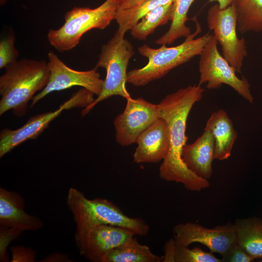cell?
Here are the masks:
<instances>
[{
    "label": "cell",
    "mask_w": 262,
    "mask_h": 262,
    "mask_svg": "<svg viewBox=\"0 0 262 262\" xmlns=\"http://www.w3.org/2000/svg\"><path fill=\"white\" fill-rule=\"evenodd\" d=\"M0 77V115L13 110L23 116L28 102L46 86L49 71L44 60L22 59L6 67Z\"/></svg>",
    "instance_id": "3957f363"
},
{
    "label": "cell",
    "mask_w": 262,
    "mask_h": 262,
    "mask_svg": "<svg viewBox=\"0 0 262 262\" xmlns=\"http://www.w3.org/2000/svg\"><path fill=\"white\" fill-rule=\"evenodd\" d=\"M207 22L221 46L224 58L236 73H241L247 51L245 40L238 38L237 35V14L233 4L223 9L218 4L212 6L208 11Z\"/></svg>",
    "instance_id": "ba28073f"
},
{
    "label": "cell",
    "mask_w": 262,
    "mask_h": 262,
    "mask_svg": "<svg viewBox=\"0 0 262 262\" xmlns=\"http://www.w3.org/2000/svg\"><path fill=\"white\" fill-rule=\"evenodd\" d=\"M261 262H262V261H261Z\"/></svg>",
    "instance_id": "1f68e13d"
},
{
    "label": "cell",
    "mask_w": 262,
    "mask_h": 262,
    "mask_svg": "<svg viewBox=\"0 0 262 262\" xmlns=\"http://www.w3.org/2000/svg\"><path fill=\"white\" fill-rule=\"evenodd\" d=\"M197 29L196 33L191 34L183 43L175 47H167L164 44L159 48L153 49L144 44L139 47V52L147 58L148 63L142 68L128 72L127 82L135 86L146 85L199 55L212 35L208 33L194 39Z\"/></svg>",
    "instance_id": "277c9868"
},
{
    "label": "cell",
    "mask_w": 262,
    "mask_h": 262,
    "mask_svg": "<svg viewBox=\"0 0 262 262\" xmlns=\"http://www.w3.org/2000/svg\"><path fill=\"white\" fill-rule=\"evenodd\" d=\"M204 89L200 85H190L167 95L158 105L159 117L166 122L169 132L168 152L160 167L159 176L168 181L182 184L188 190L200 191L210 186L208 180L191 171L182 158L186 145V122L195 103L199 101Z\"/></svg>",
    "instance_id": "6da1fadb"
},
{
    "label": "cell",
    "mask_w": 262,
    "mask_h": 262,
    "mask_svg": "<svg viewBox=\"0 0 262 262\" xmlns=\"http://www.w3.org/2000/svg\"><path fill=\"white\" fill-rule=\"evenodd\" d=\"M23 231L0 226V260L8 262L6 249L9 244L16 238Z\"/></svg>",
    "instance_id": "484cf974"
},
{
    "label": "cell",
    "mask_w": 262,
    "mask_h": 262,
    "mask_svg": "<svg viewBox=\"0 0 262 262\" xmlns=\"http://www.w3.org/2000/svg\"><path fill=\"white\" fill-rule=\"evenodd\" d=\"M215 143L211 132L205 129L192 144L183 147L182 158L186 166L198 176L208 180L213 174Z\"/></svg>",
    "instance_id": "2e32d148"
},
{
    "label": "cell",
    "mask_w": 262,
    "mask_h": 262,
    "mask_svg": "<svg viewBox=\"0 0 262 262\" xmlns=\"http://www.w3.org/2000/svg\"><path fill=\"white\" fill-rule=\"evenodd\" d=\"M173 0H147L139 5L127 9L117 10L115 19L120 33L131 30L149 12L155 8L172 3Z\"/></svg>",
    "instance_id": "cb8c5ba5"
},
{
    "label": "cell",
    "mask_w": 262,
    "mask_h": 262,
    "mask_svg": "<svg viewBox=\"0 0 262 262\" xmlns=\"http://www.w3.org/2000/svg\"><path fill=\"white\" fill-rule=\"evenodd\" d=\"M234 0H209L210 2H217L220 9H223L230 5Z\"/></svg>",
    "instance_id": "4dcf8cb0"
},
{
    "label": "cell",
    "mask_w": 262,
    "mask_h": 262,
    "mask_svg": "<svg viewBox=\"0 0 262 262\" xmlns=\"http://www.w3.org/2000/svg\"><path fill=\"white\" fill-rule=\"evenodd\" d=\"M172 3L159 6L145 16L131 30L133 38L144 40L156 28L172 20Z\"/></svg>",
    "instance_id": "603a6c76"
},
{
    "label": "cell",
    "mask_w": 262,
    "mask_h": 262,
    "mask_svg": "<svg viewBox=\"0 0 262 262\" xmlns=\"http://www.w3.org/2000/svg\"><path fill=\"white\" fill-rule=\"evenodd\" d=\"M233 225L237 243L254 259H262V220L238 218Z\"/></svg>",
    "instance_id": "ac0fdd59"
},
{
    "label": "cell",
    "mask_w": 262,
    "mask_h": 262,
    "mask_svg": "<svg viewBox=\"0 0 262 262\" xmlns=\"http://www.w3.org/2000/svg\"><path fill=\"white\" fill-rule=\"evenodd\" d=\"M134 52L131 44L124 38V34L117 31L102 46L95 67L104 68L106 72L100 94L82 111L81 115L87 114L98 103L114 96L125 98L131 97L126 88L127 69L130 59Z\"/></svg>",
    "instance_id": "8992f818"
},
{
    "label": "cell",
    "mask_w": 262,
    "mask_h": 262,
    "mask_svg": "<svg viewBox=\"0 0 262 262\" xmlns=\"http://www.w3.org/2000/svg\"><path fill=\"white\" fill-rule=\"evenodd\" d=\"M133 155L137 164L156 163L166 156L170 147L169 132L166 121L159 117L138 137Z\"/></svg>",
    "instance_id": "5bb4252c"
},
{
    "label": "cell",
    "mask_w": 262,
    "mask_h": 262,
    "mask_svg": "<svg viewBox=\"0 0 262 262\" xmlns=\"http://www.w3.org/2000/svg\"><path fill=\"white\" fill-rule=\"evenodd\" d=\"M48 66L49 71L48 82L44 88L32 99L30 107L48 94L74 86H81L98 96L101 93L104 80L100 78L97 68L87 71H78L67 66L53 51L48 53Z\"/></svg>",
    "instance_id": "30bf717a"
},
{
    "label": "cell",
    "mask_w": 262,
    "mask_h": 262,
    "mask_svg": "<svg viewBox=\"0 0 262 262\" xmlns=\"http://www.w3.org/2000/svg\"><path fill=\"white\" fill-rule=\"evenodd\" d=\"M94 95L82 88L55 111L33 116L23 126L16 130L4 129L2 130L0 133V157L24 142L37 138L63 111L87 106L94 100Z\"/></svg>",
    "instance_id": "9c48e42d"
},
{
    "label": "cell",
    "mask_w": 262,
    "mask_h": 262,
    "mask_svg": "<svg viewBox=\"0 0 262 262\" xmlns=\"http://www.w3.org/2000/svg\"><path fill=\"white\" fill-rule=\"evenodd\" d=\"M147 0H118L117 10L127 9L135 7Z\"/></svg>",
    "instance_id": "f1b7e54d"
},
{
    "label": "cell",
    "mask_w": 262,
    "mask_h": 262,
    "mask_svg": "<svg viewBox=\"0 0 262 262\" xmlns=\"http://www.w3.org/2000/svg\"><path fill=\"white\" fill-rule=\"evenodd\" d=\"M24 198L17 193L0 188V226L24 230L35 231L44 226L38 217L29 214L24 208Z\"/></svg>",
    "instance_id": "9a60e30c"
},
{
    "label": "cell",
    "mask_w": 262,
    "mask_h": 262,
    "mask_svg": "<svg viewBox=\"0 0 262 262\" xmlns=\"http://www.w3.org/2000/svg\"><path fill=\"white\" fill-rule=\"evenodd\" d=\"M213 253L204 251L198 247L189 248L178 246L171 239L165 243L162 262H221Z\"/></svg>",
    "instance_id": "7402d4cb"
},
{
    "label": "cell",
    "mask_w": 262,
    "mask_h": 262,
    "mask_svg": "<svg viewBox=\"0 0 262 262\" xmlns=\"http://www.w3.org/2000/svg\"><path fill=\"white\" fill-rule=\"evenodd\" d=\"M65 254L54 253L46 257L41 262H71Z\"/></svg>",
    "instance_id": "f546056e"
},
{
    "label": "cell",
    "mask_w": 262,
    "mask_h": 262,
    "mask_svg": "<svg viewBox=\"0 0 262 262\" xmlns=\"http://www.w3.org/2000/svg\"><path fill=\"white\" fill-rule=\"evenodd\" d=\"M122 113L114 120L115 139L122 146L136 143L139 135L159 117L157 104L143 98H128Z\"/></svg>",
    "instance_id": "8fae6325"
},
{
    "label": "cell",
    "mask_w": 262,
    "mask_h": 262,
    "mask_svg": "<svg viewBox=\"0 0 262 262\" xmlns=\"http://www.w3.org/2000/svg\"><path fill=\"white\" fill-rule=\"evenodd\" d=\"M222 256L221 262H250L254 259L249 256L237 242Z\"/></svg>",
    "instance_id": "4316f807"
},
{
    "label": "cell",
    "mask_w": 262,
    "mask_h": 262,
    "mask_svg": "<svg viewBox=\"0 0 262 262\" xmlns=\"http://www.w3.org/2000/svg\"><path fill=\"white\" fill-rule=\"evenodd\" d=\"M162 257L154 254L146 245L140 244L134 236L111 250L101 262H161Z\"/></svg>",
    "instance_id": "d6986e66"
},
{
    "label": "cell",
    "mask_w": 262,
    "mask_h": 262,
    "mask_svg": "<svg viewBox=\"0 0 262 262\" xmlns=\"http://www.w3.org/2000/svg\"><path fill=\"white\" fill-rule=\"evenodd\" d=\"M13 33L3 38L0 41V68L12 65L17 61L19 52L15 46Z\"/></svg>",
    "instance_id": "d4e9b609"
},
{
    "label": "cell",
    "mask_w": 262,
    "mask_h": 262,
    "mask_svg": "<svg viewBox=\"0 0 262 262\" xmlns=\"http://www.w3.org/2000/svg\"><path fill=\"white\" fill-rule=\"evenodd\" d=\"M173 232V239L178 246H189L192 243H198L212 252L221 255L237 243L234 227L231 223L213 228L193 222L179 223L174 227Z\"/></svg>",
    "instance_id": "7c38bea8"
},
{
    "label": "cell",
    "mask_w": 262,
    "mask_h": 262,
    "mask_svg": "<svg viewBox=\"0 0 262 262\" xmlns=\"http://www.w3.org/2000/svg\"><path fill=\"white\" fill-rule=\"evenodd\" d=\"M135 235L131 231L118 226L99 225L93 227L77 246L80 253L88 260L101 262L111 250Z\"/></svg>",
    "instance_id": "4fadbf2b"
},
{
    "label": "cell",
    "mask_w": 262,
    "mask_h": 262,
    "mask_svg": "<svg viewBox=\"0 0 262 262\" xmlns=\"http://www.w3.org/2000/svg\"><path fill=\"white\" fill-rule=\"evenodd\" d=\"M66 203L76 224V245L93 227L99 225L120 227L139 236L146 235L149 232V226L143 220L126 215L119 207L106 199H89L80 191L70 188Z\"/></svg>",
    "instance_id": "7a4b0ae2"
},
{
    "label": "cell",
    "mask_w": 262,
    "mask_h": 262,
    "mask_svg": "<svg viewBox=\"0 0 262 262\" xmlns=\"http://www.w3.org/2000/svg\"><path fill=\"white\" fill-rule=\"evenodd\" d=\"M218 42L212 35L200 55L198 85L205 83L206 88L214 89L227 84L250 103H253L250 84L245 77L239 78L233 67L222 56L217 49Z\"/></svg>",
    "instance_id": "52a82bcc"
},
{
    "label": "cell",
    "mask_w": 262,
    "mask_h": 262,
    "mask_svg": "<svg viewBox=\"0 0 262 262\" xmlns=\"http://www.w3.org/2000/svg\"><path fill=\"white\" fill-rule=\"evenodd\" d=\"M237 28L241 33L262 32V0H234Z\"/></svg>",
    "instance_id": "44dd1931"
},
{
    "label": "cell",
    "mask_w": 262,
    "mask_h": 262,
    "mask_svg": "<svg viewBox=\"0 0 262 262\" xmlns=\"http://www.w3.org/2000/svg\"><path fill=\"white\" fill-rule=\"evenodd\" d=\"M205 129L211 132L214 139V159H228L238 135L226 112L220 109L213 113L207 121Z\"/></svg>",
    "instance_id": "e0dca14e"
},
{
    "label": "cell",
    "mask_w": 262,
    "mask_h": 262,
    "mask_svg": "<svg viewBox=\"0 0 262 262\" xmlns=\"http://www.w3.org/2000/svg\"><path fill=\"white\" fill-rule=\"evenodd\" d=\"M195 0H173L172 18L168 30L155 42L158 45L171 44L177 39L187 37L190 29L186 25L187 14Z\"/></svg>",
    "instance_id": "ffe728a7"
},
{
    "label": "cell",
    "mask_w": 262,
    "mask_h": 262,
    "mask_svg": "<svg viewBox=\"0 0 262 262\" xmlns=\"http://www.w3.org/2000/svg\"><path fill=\"white\" fill-rule=\"evenodd\" d=\"M117 9L118 0H106L94 9L75 7L66 13L65 22L60 28L49 31L48 41L61 52L70 50L87 32L106 28L115 19Z\"/></svg>",
    "instance_id": "5b68a950"
},
{
    "label": "cell",
    "mask_w": 262,
    "mask_h": 262,
    "mask_svg": "<svg viewBox=\"0 0 262 262\" xmlns=\"http://www.w3.org/2000/svg\"><path fill=\"white\" fill-rule=\"evenodd\" d=\"M12 262L35 261L36 252L31 248L22 246H15L11 248Z\"/></svg>",
    "instance_id": "83f0119b"
}]
</instances>
